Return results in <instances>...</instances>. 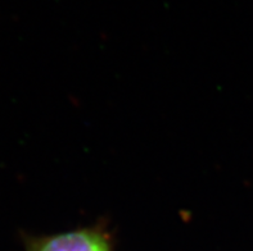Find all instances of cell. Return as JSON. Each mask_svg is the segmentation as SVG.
Returning a JSON list of instances; mask_svg holds the SVG:
<instances>
[{
    "instance_id": "6da1fadb",
    "label": "cell",
    "mask_w": 253,
    "mask_h": 251,
    "mask_svg": "<svg viewBox=\"0 0 253 251\" xmlns=\"http://www.w3.org/2000/svg\"><path fill=\"white\" fill-rule=\"evenodd\" d=\"M26 251H113L108 236L98 228H81L57 235L30 237Z\"/></svg>"
}]
</instances>
